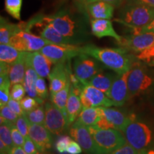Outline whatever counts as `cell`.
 <instances>
[{"label":"cell","instance_id":"6da1fadb","mask_svg":"<svg viewBox=\"0 0 154 154\" xmlns=\"http://www.w3.org/2000/svg\"><path fill=\"white\" fill-rule=\"evenodd\" d=\"M85 7L77 9L62 8L54 14L47 16L50 23L61 34L74 45L86 43L90 39L88 16Z\"/></svg>","mask_w":154,"mask_h":154},{"label":"cell","instance_id":"7a4b0ae2","mask_svg":"<svg viewBox=\"0 0 154 154\" xmlns=\"http://www.w3.org/2000/svg\"><path fill=\"white\" fill-rule=\"evenodd\" d=\"M81 53L91 56L103 66L117 74L128 72L131 69L134 60L124 48H101L94 44H86L81 47Z\"/></svg>","mask_w":154,"mask_h":154},{"label":"cell","instance_id":"3957f363","mask_svg":"<svg viewBox=\"0 0 154 154\" xmlns=\"http://www.w3.org/2000/svg\"><path fill=\"white\" fill-rule=\"evenodd\" d=\"M118 21L128 27L140 29L149 25L154 19V7L142 4L127 2L119 11Z\"/></svg>","mask_w":154,"mask_h":154},{"label":"cell","instance_id":"277c9868","mask_svg":"<svg viewBox=\"0 0 154 154\" xmlns=\"http://www.w3.org/2000/svg\"><path fill=\"white\" fill-rule=\"evenodd\" d=\"M88 128L100 154H109L127 143L124 134L118 129H103L96 126Z\"/></svg>","mask_w":154,"mask_h":154},{"label":"cell","instance_id":"5b68a950","mask_svg":"<svg viewBox=\"0 0 154 154\" xmlns=\"http://www.w3.org/2000/svg\"><path fill=\"white\" fill-rule=\"evenodd\" d=\"M127 143L138 151L149 150L153 140L151 128L144 123L131 121L122 131Z\"/></svg>","mask_w":154,"mask_h":154},{"label":"cell","instance_id":"8992f818","mask_svg":"<svg viewBox=\"0 0 154 154\" xmlns=\"http://www.w3.org/2000/svg\"><path fill=\"white\" fill-rule=\"evenodd\" d=\"M154 79L146 69L140 63H133L127 77L129 97L144 93L153 85Z\"/></svg>","mask_w":154,"mask_h":154},{"label":"cell","instance_id":"52a82bcc","mask_svg":"<svg viewBox=\"0 0 154 154\" xmlns=\"http://www.w3.org/2000/svg\"><path fill=\"white\" fill-rule=\"evenodd\" d=\"M100 107L101 109V116L96 125L99 128H115L123 131L126 125L136 118L134 114L127 115L118 109L105 106Z\"/></svg>","mask_w":154,"mask_h":154},{"label":"cell","instance_id":"ba28073f","mask_svg":"<svg viewBox=\"0 0 154 154\" xmlns=\"http://www.w3.org/2000/svg\"><path fill=\"white\" fill-rule=\"evenodd\" d=\"M73 71L83 83L87 84L92 77L103 71V67L94 57L82 53L74 58Z\"/></svg>","mask_w":154,"mask_h":154},{"label":"cell","instance_id":"9c48e42d","mask_svg":"<svg viewBox=\"0 0 154 154\" xmlns=\"http://www.w3.org/2000/svg\"><path fill=\"white\" fill-rule=\"evenodd\" d=\"M49 44H52L45 38L22 30L11 38L9 44L21 51L34 52L39 51Z\"/></svg>","mask_w":154,"mask_h":154},{"label":"cell","instance_id":"30bf717a","mask_svg":"<svg viewBox=\"0 0 154 154\" xmlns=\"http://www.w3.org/2000/svg\"><path fill=\"white\" fill-rule=\"evenodd\" d=\"M45 106V121L44 126L54 135L63 134L68 129L69 124L67 117L62 111L54 104L52 102H47Z\"/></svg>","mask_w":154,"mask_h":154},{"label":"cell","instance_id":"8fae6325","mask_svg":"<svg viewBox=\"0 0 154 154\" xmlns=\"http://www.w3.org/2000/svg\"><path fill=\"white\" fill-rule=\"evenodd\" d=\"M79 45L74 44H49L40 50V52L49 58L52 62L57 63L61 61L71 60L81 53Z\"/></svg>","mask_w":154,"mask_h":154},{"label":"cell","instance_id":"7c38bea8","mask_svg":"<svg viewBox=\"0 0 154 154\" xmlns=\"http://www.w3.org/2000/svg\"><path fill=\"white\" fill-rule=\"evenodd\" d=\"M72 72L71 60L55 63L48 76L49 80L50 95L61 91L70 83V74Z\"/></svg>","mask_w":154,"mask_h":154},{"label":"cell","instance_id":"4fadbf2b","mask_svg":"<svg viewBox=\"0 0 154 154\" xmlns=\"http://www.w3.org/2000/svg\"><path fill=\"white\" fill-rule=\"evenodd\" d=\"M80 98L83 109L99 106L110 107L114 106L106 94H105L104 92L88 83L84 84L80 94Z\"/></svg>","mask_w":154,"mask_h":154},{"label":"cell","instance_id":"5bb4252c","mask_svg":"<svg viewBox=\"0 0 154 154\" xmlns=\"http://www.w3.org/2000/svg\"><path fill=\"white\" fill-rule=\"evenodd\" d=\"M69 134L82 146V149L88 154H100L88 126L78 120L75 121L71 126Z\"/></svg>","mask_w":154,"mask_h":154},{"label":"cell","instance_id":"9a60e30c","mask_svg":"<svg viewBox=\"0 0 154 154\" xmlns=\"http://www.w3.org/2000/svg\"><path fill=\"white\" fill-rule=\"evenodd\" d=\"M122 48L135 53H140L154 45V32H146L122 38L119 42Z\"/></svg>","mask_w":154,"mask_h":154},{"label":"cell","instance_id":"2e32d148","mask_svg":"<svg viewBox=\"0 0 154 154\" xmlns=\"http://www.w3.org/2000/svg\"><path fill=\"white\" fill-rule=\"evenodd\" d=\"M128 72L117 75L106 95L113 101L115 106H121L129 98L127 77Z\"/></svg>","mask_w":154,"mask_h":154},{"label":"cell","instance_id":"e0dca14e","mask_svg":"<svg viewBox=\"0 0 154 154\" xmlns=\"http://www.w3.org/2000/svg\"><path fill=\"white\" fill-rule=\"evenodd\" d=\"M29 136L32 138L39 152L51 149L53 144L52 134L44 125L29 123Z\"/></svg>","mask_w":154,"mask_h":154},{"label":"cell","instance_id":"ac0fdd59","mask_svg":"<svg viewBox=\"0 0 154 154\" xmlns=\"http://www.w3.org/2000/svg\"><path fill=\"white\" fill-rule=\"evenodd\" d=\"M26 64L29 65L37 73L38 76H49L53 62L40 51L26 53Z\"/></svg>","mask_w":154,"mask_h":154},{"label":"cell","instance_id":"d6986e66","mask_svg":"<svg viewBox=\"0 0 154 154\" xmlns=\"http://www.w3.org/2000/svg\"><path fill=\"white\" fill-rule=\"evenodd\" d=\"M91 31L93 35L98 38L110 36L115 38L117 42H121L122 37L116 32L113 24L110 19H92L90 22Z\"/></svg>","mask_w":154,"mask_h":154},{"label":"cell","instance_id":"ffe728a7","mask_svg":"<svg viewBox=\"0 0 154 154\" xmlns=\"http://www.w3.org/2000/svg\"><path fill=\"white\" fill-rule=\"evenodd\" d=\"M114 6L106 2H95L85 6L88 14L93 19H111L113 17Z\"/></svg>","mask_w":154,"mask_h":154},{"label":"cell","instance_id":"44dd1931","mask_svg":"<svg viewBox=\"0 0 154 154\" xmlns=\"http://www.w3.org/2000/svg\"><path fill=\"white\" fill-rule=\"evenodd\" d=\"M26 51H22L18 59L10 64L9 77L11 85L23 84L26 69Z\"/></svg>","mask_w":154,"mask_h":154},{"label":"cell","instance_id":"7402d4cb","mask_svg":"<svg viewBox=\"0 0 154 154\" xmlns=\"http://www.w3.org/2000/svg\"><path fill=\"white\" fill-rule=\"evenodd\" d=\"M83 110V106L81 101L80 94L76 93L74 88L70 86L68 101L66 104L67 120H68L69 126L78 119L80 113Z\"/></svg>","mask_w":154,"mask_h":154},{"label":"cell","instance_id":"603a6c76","mask_svg":"<svg viewBox=\"0 0 154 154\" xmlns=\"http://www.w3.org/2000/svg\"><path fill=\"white\" fill-rule=\"evenodd\" d=\"M117 75L118 74L114 72H104L103 71H101L92 77L88 82V84L106 94L110 89Z\"/></svg>","mask_w":154,"mask_h":154},{"label":"cell","instance_id":"cb8c5ba5","mask_svg":"<svg viewBox=\"0 0 154 154\" xmlns=\"http://www.w3.org/2000/svg\"><path fill=\"white\" fill-rule=\"evenodd\" d=\"M38 78V75L36 71L29 65L26 64V72L23 82V85L26 90V93L28 94L29 96L37 100L40 104H43L44 101L38 98L36 91V83Z\"/></svg>","mask_w":154,"mask_h":154},{"label":"cell","instance_id":"d4e9b609","mask_svg":"<svg viewBox=\"0 0 154 154\" xmlns=\"http://www.w3.org/2000/svg\"><path fill=\"white\" fill-rule=\"evenodd\" d=\"M22 30L21 24H13L2 17L0 19V43L9 44L11 38Z\"/></svg>","mask_w":154,"mask_h":154},{"label":"cell","instance_id":"484cf974","mask_svg":"<svg viewBox=\"0 0 154 154\" xmlns=\"http://www.w3.org/2000/svg\"><path fill=\"white\" fill-rule=\"evenodd\" d=\"M101 116V107H91L83 109L79 116L78 120L86 126H96Z\"/></svg>","mask_w":154,"mask_h":154},{"label":"cell","instance_id":"4316f807","mask_svg":"<svg viewBox=\"0 0 154 154\" xmlns=\"http://www.w3.org/2000/svg\"><path fill=\"white\" fill-rule=\"evenodd\" d=\"M39 36L45 38L52 44H72L68 38L59 33L50 23L46 24L39 33Z\"/></svg>","mask_w":154,"mask_h":154},{"label":"cell","instance_id":"83f0119b","mask_svg":"<svg viewBox=\"0 0 154 154\" xmlns=\"http://www.w3.org/2000/svg\"><path fill=\"white\" fill-rule=\"evenodd\" d=\"M70 86L71 84L69 83L66 86V87L63 88L61 91L57 92V93L51 94V101L54 104L57 106L60 110L62 111L66 116L67 117L66 113V104L67 101H68L69 91H70Z\"/></svg>","mask_w":154,"mask_h":154},{"label":"cell","instance_id":"f1b7e54d","mask_svg":"<svg viewBox=\"0 0 154 154\" xmlns=\"http://www.w3.org/2000/svg\"><path fill=\"white\" fill-rule=\"evenodd\" d=\"M22 51L10 44H1L0 45V61L9 64L14 63L19 57Z\"/></svg>","mask_w":154,"mask_h":154},{"label":"cell","instance_id":"f546056e","mask_svg":"<svg viewBox=\"0 0 154 154\" xmlns=\"http://www.w3.org/2000/svg\"><path fill=\"white\" fill-rule=\"evenodd\" d=\"M25 116L28 119L29 121L32 124L44 125L45 121V106L43 104H40L34 110L25 112Z\"/></svg>","mask_w":154,"mask_h":154},{"label":"cell","instance_id":"4dcf8cb0","mask_svg":"<svg viewBox=\"0 0 154 154\" xmlns=\"http://www.w3.org/2000/svg\"><path fill=\"white\" fill-rule=\"evenodd\" d=\"M23 0H5V9L13 18L20 20Z\"/></svg>","mask_w":154,"mask_h":154},{"label":"cell","instance_id":"1f68e13d","mask_svg":"<svg viewBox=\"0 0 154 154\" xmlns=\"http://www.w3.org/2000/svg\"><path fill=\"white\" fill-rule=\"evenodd\" d=\"M29 121L28 119L26 116L24 114L18 117L16 122H15V125H16L17 128L20 131L21 134L23 135L24 138L29 136Z\"/></svg>","mask_w":154,"mask_h":154},{"label":"cell","instance_id":"d6a6232c","mask_svg":"<svg viewBox=\"0 0 154 154\" xmlns=\"http://www.w3.org/2000/svg\"><path fill=\"white\" fill-rule=\"evenodd\" d=\"M136 58L138 60L143 61L151 66H154V45L138 53Z\"/></svg>","mask_w":154,"mask_h":154},{"label":"cell","instance_id":"836d02e7","mask_svg":"<svg viewBox=\"0 0 154 154\" xmlns=\"http://www.w3.org/2000/svg\"><path fill=\"white\" fill-rule=\"evenodd\" d=\"M72 139L69 136L66 135H61L59 136L54 143L55 149L60 153H63L66 151V149L68 147L69 144L72 141Z\"/></svg>","mask_w":154,"mask_h":154},{"label":"cell","instance_id":"e575fe53","mask_svg":"<svg viewBox=\"0 0 154 154\" xmlns=\"http://www.w3.org/2000/svg\"><path fill=\"white\" fill-rule=\"evenodd\" d=\"M36 91L39 99L43 100V101L47 99L49 93H48L47 84H46L45 81L42 77L38 76L37 80H36Z\"/></svg>","mask_w":154,"mask_h":154},{"label":"cell","instance_id":"d590c367","mask_svg":"<svg viewBox=\"0 0 154 154\" xmlns=\"http://www.w3.org/2000/svg\"><path fill=\"white\" fill-rule=\"evenodd\" d=\"M20 103L24 113L34 110V109H36L40 105L37 100L34 98L31 97V96H26V97L23 98L20 101Z\"/></svg>","mask_w":154,"mask_h":154},{"label":"cell","instance_id":"8d00e7d4","mask_svg":"<svg viewBox=\"0 0 154 154\" xmlns=\"http://www.w3.org/2000/svg\"><path fill=\"white\" fill-rule=\"evenodd\" d=\"M26 90L23 84H16L11 85L10 91V97L16 101H20L24 97Z\"/></svg>","mask_w":154,"mask_h":154},{"label":"cell","instance_id":"74e56055","mask_svg":"<svg viewBox=\"0 0 154 154\" xmlns=\"http://www.w3.org/2000/svg\"><path fill=\"white\" fill-rule=\"evenodd\" d=\"M10 127L11 137H12L13 143L14 144V146H21V147L22 146L23 147L25 141V138L18 130V128H17L15 124H11Z\"/></svg>","mask_w":154,"mask_h":154},{"label":"cell","instance_id":"f35d334b","mask_svg":"<svg viewBox=\"0 0 154 154\" xmlns=\"http://www.w3.org/2000/svg\"><path fill=\"white\" fill-rule=\"evenodd\" d=\"M0 112H1V116L4 117V118L11 121V122L14 123V124L19 117V116L9 106L8 104L1 107Z\"/></svg>","mask_w":154,"mask_h":154},{"label":"cell","instance_id":"ab89813d","mask_svg":"<svg viewBox=\"0 0 154 154\" xmlns=\"http://www.w3.org/2000/svg\"><path fill=\"white\" fill-rule=\"evenodd\" d=\"M23 149L27 154H38V152H39L37 148H36L35 143H34L33 140L29 136L25 138Z\"/></svg>","mask_w":154,"mask_h":154},{"label":"cell","instance_id":"60d3db41","mask_svg":"<svg viewBox=\"0 0 154 154\" xmlns=\"http://www.w3.org/2000/svg\"><path fill=\"white\" fill-rule=\"evenodd\" d=\"M109 154H139V151L127 143Z\"/></svg>","mask_w":154,"mask_h":154},{"label":"cell","instance_id":"b9f144b4","mask_svg":"<svg viewBox=\"0 0 154 154\" xmlns=\"http://www.w3.org/2000/svg\"><path fill=\"white\" fill-rule=\"evenodd\" d=\"M76 1L79 5L84 6V7H85L86 5H87L90 3L95 2L99 1L106 2L110 3L111 5L114 6V7H119V6L122 5L123 2H124V0H76Z\"/></svg>","mask_w":154,"mask_h":154},{"label":"cell","instance_id":"7bdbcfd3","mask_svg":"<svg viewBox=\"0 0 154 154\" xmlns=\"http://www.w3.org/2000/svg\"><path fill=\"white\" fill-rule=\"evenodd\" d=\"M7 104H8L9 106L10 107L11 109L19 116H22L24 113V111L22 109V106H21L20 101H16V100L13 99L12 98L10 97Z\"/></svg>","mask_w":154,"mask_h":154},{"label":"cell","instance_id":"ee69618b","mask_svg":"<svg viewBox=\"0 0 154 154\" xmlns=\"http://www.w3.org/2000/svg\"><path fill=\"white\" fill-rule=\"evenodd\" d=\"M66 152L69 154H80L82 152V148L76 141L72 140L69 144Z\"/></svg>","mask_w":154,"mask_h":154},{"label":"cell","instance_id":"f6af8a7d","mask_svg":"<svg viewBox=\"0 0 154 154\" xmlns=\"http://www.w3.org/2000/svg\"><path fill=\"white\" fill-rule=\"evenodd\" d=\"M127 2L142 4V5H145L154 7V0H127Z\"/></svg>","mask_w":154,"mask_h":154},{"label":"cell","instance_id":"bcb514c9","mask_svg":"<svg viewBox=\"0 0 154 154\" xmlns=\"http://www.w3.org/2000/svg\"><path fill=\"white\" fill-rule=\"evenodd\" d=\"M9 154H27L21 146H14L9 150Z\"/></svg>","mask_w":154,"mask_h":154},{"label":"cell","instance_id":"7dc6e473","mask_svg":"<svg viewBox=\"0 0 154 154\" xmlns=\"http://www.w3.org/2000/svg\"><path fill=\"white\" fill-rule=\"evenodd\" d=\"M154 32V19L152 22L150 23L149 25L145 26V27L142 28L140 29V33L141 32Z\"/></svg>","mask_w":154,"mask_h":154},{"label":"cell","instance_id":"c3c4849f","mask_svg":"<svg viewBox=\"0 0 154 154\" xmlns=\"http://www.w3.org/2000/svg\"><path fill=\"white\" fill-rule=\"evenodd\" d=\"M0 151H1V153H6L9 154V148L7 147V145L4 143L2 140H0Z\"/></svg>","mask_w":154,"mask_h":154},{"label":"cell","instance_id":"681fc988","mask_svg":"<svg viewBox=\"0 0 154 154\" xmlns=\"http://www.w3.org/2000/svg\"><path fill=\"white\" fill-rule=\"evenodd\" d=\"M139 154H154L153 150H145V151H139Z\"/></svg>","mask_w":154,"mask_h":154},{"label":"cell","instance_id":"f907efd6","mask_svg":"<svg viewBox=\"0 0 154 154\" xmlns=\"http://www.w3.org/2000/svg\"><path fill=\"white\" fill-rule=\"evenodd\" d=\"M59 154H69V153H67V152H66H66H63V153H60Z\"/></svg>","mask_w":154,"mask_h":154},{"label":"cell","instance_id":"816d5d0a","mask_svg":"<svg viewBox=\"0 0 154 154\" xmlns=\"http://www.w3.org/2000/svg\"><path fill=\"white\" fill-rule=\"evenodd\" d=\"M38 154H48V153H44V152H41V153H38Z\"/></svg>","mask_w":154,"mask_h":154},{"label":"cell","instance_id":"f5cc1de1","mask_svg":"<svg viewBox=\"0 0 154 154\" xmlns=\"http://www.w3.org/2000/svg\"><path fill=\"white\" fill-rule=\"evenodd\" d=\"M1 154H6V153H1Z\"/></svg>","mask_w":154,"mask_h":154}]
</instances>
